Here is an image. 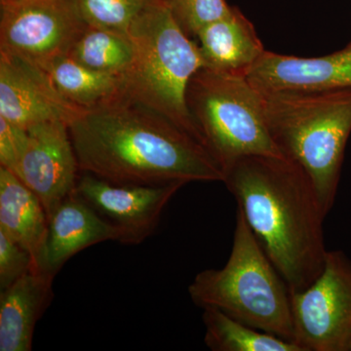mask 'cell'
I'll return each mask as SVG.
<instances>
[{"mask_svg":"<svg viewBox=\"0 0 351 351\" xmlns=\"http://www.w3.org/2000/svg\"><path fill=\"white\" fill-rule=\"evenodd\" d=\"M80 171L115 184L223 182L213 154L193 134L122 92L69 126Z\"/></svg>","mask_w":351,"mask_h":351,"instance_id":"1","label":"cell"},{"mask_svg":"<svg viewBox=\"0 0 351 351\" xmlns=\"http://www.w3.org/2000/svg\"><path fill=\"white\" fill-rule=\"evenodd\" d=\"M223 171V184L291 294L311 285L326 261L327 213L306 171L274 156L239 157Z\"/></svg>","mask_w":351,"mask_h":351,"instance_id":"2","label":"cell"},{"mask_svg":"<svg viewBox=\"0 0 351 351\" xmlns=\"http://www.w3.org/2000/svg\"><path fill=\"white\" fill-rule=\"evenodd\" d=\"M263 95L272 140L284 157L306 171L328 214L351 133V88Z\"/></svg>","mask_w":351,"mask_h":351,"instance_id":"3","label":"cell"},{"mask_svg":"<svg viewBox=\"0 0 351 351\" xmlns=\"http://www.w3.org/2000/svg\"><path fill=\"white\" fill-rule=\"evenodd\" d=\"M189 293L202 308L214 307L244 324L295 343L290 289L239 208L225 267L199 272Z\"/></svg>","mask_w":351,"mask_h":351,"instance_id":"4","label":"cell"},{"mask_svg":"<svg viewBox=\"0 0 351 351\" xmlns=\"http://www.w3.org/2000/svg\"><path fill=\"white\" fill-rule=\"evenodd\" d=\"M127 34L134 60L122 75V92L169 117L204 145L186 101L189 80L204 68L198 44L182 31L163 0H149Z\"/></svg>","mask_w":351,"mask_h":351,"instance_id":"5","label":"cell"},{"mask_svg":"<svg viewBox=\"0 0 351 351\" xmlns=\"http://www.w3.org/2000/svg\"><path fill=\"white\" fill-rule=\"evenodd\" d=\"M186 101L203 143L223 169L242 156H283L267 127L263 95L246 75L200 69L189 80Z\"/></svg>","mask_w":351,"mask_h":351,"instance_id":"6","label":"cell"},{"mask_svg":"<svg viewBox=\"0 0 351 351\" xmlns=\"http://www.w3.org/2000/svg\"><path fill=\"white\" fill-rule=\"evenodd\" d=\"M78 0L0 2V51L47 71L87 27Z\"/></svg>","mask_w":351,"mask_h":351,"instance_id":"7","label":"cell"},{"mask_svg":"<svg viewBox=\"0 0 351 351\" xmlns=\"http://www.w3.org/2000/svg\"><path fill=\"white\" fill-rule=\"evenodd\" d=\"M294 341L302 351L351 350V261L328 251L311 285L291 294Z\"/></svg>","mask_w":351,"mask_h":351,"instance_id":"8","label":"cell"},{"mask_svg":"<svg viewBox=\"0 0 351 351\" xmlns=\"http://www.w3.org/2000/svg\"><path fill=\"white\" fill-rule=\"evenodd\" d=\"M115 184L80 173L75 193L108 223L119 228L120 243L138 245L156 230L164 208L184 186Z\"/></svg>","mask_w":351,"mask_h":351,"instance_id":"9","label":"cell"},{"mask_svg":"<svg viewBox=\"0 0 351 351\" xmlns=\"http://www.w3.org/2000/svg\"><path fill=\"white\" fill-rule=\"evenodd\" d=\"M29 142L14 174L43 202L48 218L75 193L80 164L69 124L48 121L27 129Z\"/></svg>","mask_w":351,"mask_h":351,"instance_id":"10","label":"cell"},{"mask_svg":"<svg viewBox=\"0 0 351 351\" xmlns=\"http://www.w3.org/2000/svg\"><path fill=\"white\" fill-rule=\"evenodd\" d=\"M84 112L62 96L47 71L0 51V117L27 130L48 121L69 126Z\"/></svg>","mask_w":351,"mask_h":351,"instance_id":"11","label":"cell"},{"mask_svg":"<svg viewBox=\"0 0 351 351\" xmlns=\"http://www.w3.org/2000/svg\"><path fill=\"white\" fill-rule=\"evenodd\" d=\"M261 93H306L351 88V43L327 56L299 58L265 51L247 73Z\"/></svg>","mask_w":351,"mask_h":351,"instance_id":"12","label":"cell"},{"mask_svg":"<svg viewBox=\"0 0 351 351\" xmlns=\"http://www.w3.org/2000/svg\"><path fill=\"white\" fill-rule=\"evenodd\" d=\"M120 237L119 228L73 193L51 214L41 270L56 276L80 251L108 240L119 242Z\"/></svg>","mask_w":351,"mask_h":351,"instance_id":"13","label":"cell"},{"mask_svg":"<svg viewBox=\"0 0 351 351\" xmlns=\"http://www.w3.org/2000/svg\"><path fill=\"white\" fill-rule=\"evenodd\" d=\"M54 277L34 270L0 294V351H29L34 330L53 299Z\"/></svg>","mask_w":351,"mask_h":351,"instance_id":"14","label":"cell"},{"mask_svg":"<svg viewBox=\"0 0 351 351\" xmlns=\"http://www.w3.org/2000/svg\"><path fill=\"white\" fill-rule=\"evenodd\" d=\"M196 38L204 68L223 73L247 75L265 52L254 25L235 8L202 27Z\"/></svg>","mask_w":351,"mask_h":351,"instance_id":"15","label":"cell"},{"mask_svg":"<svg viewBox=\"0 0 351 351\" xmlns=\"http://www.w3.org/2000/svg\"><path fill=\"white\" fill-rule=\"evenodd\" d=\"M48 228L49 218L38 196L14 173L0 167V230L31 254L38 270Z\"/></svg>","mask_w":351,"mask_h":351,"instance_id":"16","label":"cell"},{"mask_svg":"<svg viewBox=\"0 0 351 351\" xmlns=\"http://www.w3.org/2000/svg\"><path fill=\"white\" fill-rule=\"evenodd\" d=\"M46 71L62 96L85 110L112 100L123 90L122 75L93 71L69 56L57 60Z\"/></svg>","mask_w":351,"mask_h":351,"instance_id":"17","label":"cell"},{"mask_svg":"<svg viewBox=\"0 0 351 351\" xmlns=\"http://www.w3.org/2000/svg\"><path fill=\"white\" fill-rule=\"evenodd\" d=\"M204 341L213 351H302L297 343L244 324L214 308H203Z\"/></svg>","mask_w":351,"mask_h":351,"instance_id":"18","label":"cell"},{"mask_svg":"<svg viewBox=\"0 0 351 351\" xmlns=\"http://www.w3.org/2000/svg\"><path fill=\"white\" fill-rule=\"evenodd\" d=\"M68 56L93 71L123 75L133 63L134 48L126 34L88 25Z\"/></svg>","mask_w":351,"mask_h":351,"instance_id":"19","label":"cell"},{"mask_svg":"<svg viewBox=\"0 0 351 351\" xmlns=\"http://www.w3.org/2000/svg\"><path fill=\"white\" fill-rule=\"evenodd\" d=\"M149 0H78L85 22L127 34L129 27Z\"/></svg>","mask_w":351,"mask_h":351,"instance_id":"20","label":"cell"},{"mask_svg":"<svg viewBox=\"0 0 351 351\" xmlns=\"http://www.w3.org/2000/svg\"><path fill=\"white\" fill-rule=\"evenodd\" d=\"M189 38H196L205 25L232 13L226 0H163Z\"/></svg>","mask_w":351,"mask_h":351,"instance_id":"21","label":"cell"},{"mask_svg":"<svg viewBox=\"0 0 351 351\" xmlns=\"http://www.w3.org/2000/svg\"><path fill=\"white\" fill-rule=\"evenodd\" d=\"M38 270L31 254L0 230V288L10 287L21 277Z\"/></svg>","mask_w":351,"mask_h":351,"instance_id":"22","label":"cell"},{"mask_svg":"<svg viewBox=\"0 0 351 351\" xmlns=\"http://www.w3.org/2000/svg\"><path fill=\"white\" fill-rule=\"evenodd\" d=\"M29 131L0 117V167L14 172L24 156Z\"/></svg>","mask_w":351,"mask_h":351,"instance_id":"23","label":"cell"},{"mask_svg":"<svg viewBox=\"0 0 351 351\" xmlns=\"http://www.w3.org/2000/svg\"><path fill=\"white\" fill-rule=\"evenodd\" d=\"M10 1V0H0V2Z\"/></svg>","mask_w":351,"mask_h":351,"instance_id":"24","label":"cell"}]
</instances>
